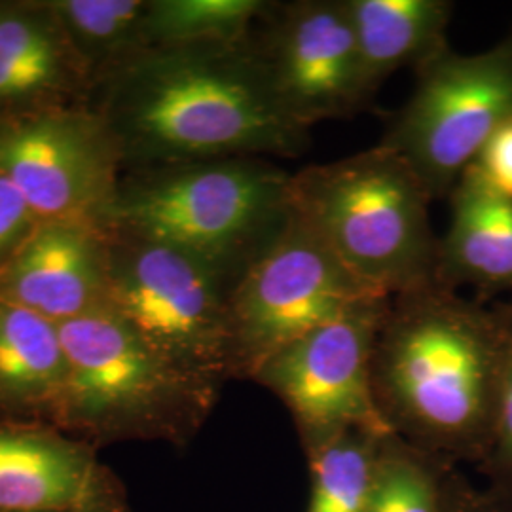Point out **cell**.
<instances>
[{
    "mask_svg": "<svg viewBox=\"0 0 512 512\" xmlns=\"http://www.w3.org/2000/svg\"><path fill=\"white\" fill-rule=\"evenodd\" d=\"M92 107L112 129L124 171L310 148V129L283 107L253 37L147 48L99 82Z\"/></svg>",
    "mask_w": 512,
    "mask_h": 512,
    "instance_id": "cell-1",
    "label": "cell"
},
{
    "mask_svg": "<svg viewBox=\"0 0 512 512\" xmlns=\"http://www.w3.org/2000/svg\"><path fill=\"white\" fill-rule=\"evenodd\" d=\"M503 372L499 311L439 283L389 298L372 357L387 431L421 452L478 467L490 452Z\"/></svg>",
    "mask_w": 512,
    "mask_h": 512,
    "instance_id": "cell-2",
    "label": "cell"
},
{
    "mask_svg": "<svg viewBox=\"0 0 512 512\" xmlns=\"http://www.w3.org/2000/svg\"><path fill=\"white\" fill-rule=\"evenodd\" d=\"M431 202L416 171L380 143L291 177L296 215L363 285L389 298L437 283Z\"/></svg>",
    "mask_w": 512,
    "mask_h": 512,
    "instance_id": "cell-3",
    "label": "cell"
},
{
    "mask_svg": "<svg viewBox=\"0 0 512 512\" xmlns=\"http://www.w3.org/2000/svg\"><path fill=\"white\" fill-rule=\"evenodd\" d=\"M291 177L253 156L129 169L109 228L179 247L238 281L291 217Z\"/></svg>",
    "mask_w": 512,
    "mask_h": 512,
    "instance_id": "cell-4",
    "label": "cell"
},
{
    "mask_svg": "<svg viewBox=\"0 0 512 512\" xmlns=\"http://www.w3.org/2000/svg\"><path fill=\"white\" fill-rule=\"evenodd\" d=\"M57 327L69 380L55 427L97 450L128 440L184 448L200 435L222 385L173 365L110 311Z\"/></svg>",
    "mask_w": 512,
    "mask_h": 512,
    "instance_id": "cell-5",
    "label": "cell"
},
{
    "mask_svg": "<svg viewBox=\"0 0 512 512\" xmlns=\"http://www.w3.org/2000/svg\"><path fill=\"white\" fill-rule=\"evenodd\" d=\"M236 277L179 247L110 230L107 311L165 359L203 380H232Z\"/></svg>",
    "mask_w": 512,
    "mask_h": 512,
    "instance_id": "cell-6",
    "label": "cell"
},
{
    "mask_svg": "<svg viewBox=\"0 0 512 512\" xmlns=\"http://www.w3.org/2000/svg\"><path fill=\"white\" fill-rule=\"evenodd\" d=\"M512 120V33L480 54L450 46L416 69V88L380 145L403 156L429 196L448 198Z\"/></svg>",
    "mask_w": 512,
    "mask_h": 512,
    "instance_id": "cell-7",
    "label": "cell"
},
{
    "mask_svg": "<svg viewBox=\"0 0 512 512\" xmlns=\"http://www.w3.org/2000/svg\"><path fill=\"white\" fill-rule=\"evenodd\" d=\"M374 296L382 294L351 274L293 209L274 241L234 283L232 380L251 382L275 353Z\"/></svg>",
    "mask_w": 512,
    "mask_h": 512,
    "instance_id": "cell-8",
    "label": "cell"
},
{
    "mask_svg": "<svg viewBox=\"0 0 512 512\" xmlns=\"http://www.w3.org/2000/svg\"><path fill=\"white\" fill-rule=\"evenodd\" d=\"M387 306L389 296L353 304L275 353L251 380L287 408L306 459L353 429L387 431L372 393V357Z\"/></svg>",
    "mask_w": 512,
    "mask_h": 512,
    "instance_id": "cell-9",
    "label": "cell"
},
{
    "mask_svg": "<svg viewBox=\"0 0 512 512\" xmlns=\"http://www.w3.org/2000/svg\"><path fill=\"white\" fill-rule=\"evenodd\" d=\"M0 173L40 222L80 220L109 228L124 160L107 120L92 105L23 110L0 114Z\"/></svg>",
    "mask_w": 512,
    "mask_h": 512,
    "instance_id": "cell-10",
    "label": "cell"
},
{
    "mask_svg": "<svg viewBox=\"0 0 512 512\" xmlns=\"http://www.w3.org/2000/svg\"><path fill=\"white\" fill-rule=\"evenodd\" d=\"M253 40L275 93L300 126L348 118L374 101L346 0L275 2Z\"/></svg>",
    "mask_w": 512,
    "mask_h": 512,
    "instance_id": "cell-11",
    "label": "cell"
},
{
    "mask_svg": "<svg viewBox=\"0 0 512 512\" xmlns=\"http://www.w3.org/2000/svg\"><path fill=\"white\" fill-rule=\"evenodd\" d=\"M0 512H131L97 448L50 423L0 421Z\"/></svg>",
    "mask_w": 512,
    "mask_h": 512,
    "instance_id": "cell-12",
    "label": "cell"
},
{
    "mask_svg": "<svg viewBox=\"0 0 512 512\" xmlns=\"http://www.w3.org/2000/svg\"><path fill=\"white\" fill-rule=\"evenodd\" d=\"M110 230L46 220L0 272V298L63 325L107 310Z\"/></svg>",
    "mask_w": 512,
    "mask_h": 512,
    "instance_id": "cell-13",
    "label": "cell"
},
{
    "mask_svg": "<svg viewBox=\"0 0 512 512\" xmlns=\"http://www.w3.org/2000/svg\"><path fill=\"white\" fill-rule=\"evenodd\" d=\"M93 93L48 0H0V114L92 105Z\"/></svg>",
    "mask_w": 512,
    "mask_h": 512,
    "instance_id": "cell-14",
    "label": "cell"
},
{
    "mask_svg": "<svg viewBox=\"0 0 512 512\" xmlns=\"http://www.w3.org/2000/svg\"><path fill=\"white\" fill-rule=\"evenodd\" d=\"M450 224L439 236L435 281L475 291L488 302L512 293V200L495 192L471 165L448 196Z\"/></svg>",
    "mask_w": 512,
    "mask_h": 512,
    "instance_id": "cell-15",
    "label": "cell"
},
{
    "mask_svg": "<svg viewBox=\"0 0 512 512\" xmlns=\"http://www.w3.org/2000/svg\"><path fill=\"white\" fill-rule=\"evenodd\" d=\"M67 380L59 327L0 298V421L55 425Z\"/></svg>",
    "mask_w": 512,
    "mask_h": 512,
    "instance_id": "cell-16",
    "label": "cell"
},
{
    "mask_svg": "<svg viewBox=\"0 0 512 512\" xmlns=\"http://www.w3.org/2000/svg\"><path fill=\"white\" fill-rule=\"evenodd\" d=\"M366 90L376 97L389 76L414 71L446 50L454 2L346 0Z\"/></svg>",
    "mask_w": 512,
    "mask_h": 512,
    "instance_id": "cell-17",
    "label": "cell"
},
{
    "mask_svg": "<svg viewBox=\"0 0 512 512\" xmlns=\"http://www.w3.org/2000/svg\"><path fill=\"white\" fill-rule=\"evenodd\" d=\"M268 0H147L145 48L241 44L272 12Z\"/></svg>",
    "mask_w": 512,
    "mask_h": 512,
    "instance_id": "cell-18",
    "label": "cell"
},
{
    "mask_svg": "<svg viewBox=\"0 0 512 512\" xmlns=\"http://www.w3.org/2000/svg\"><path fill=\"white\" fill-rule=\"evenodd\" d=\"M95 88L133 55L147 50V0H48Z\"/></svg>",
    "mask_w": 512,
    "mask_h": 512,
    "instance_id": "cell-19",
    "label": "cell"
},
{
    "mask_svg": "<svg viewBox=\"0 0 512 512\" xmlns=\"http://www.w3.org/2000/svg\"><path fill=\"white\" fill-rule=\"evenodd\" d=\"M458 467L385 433L368 512H442L450 476Z\"/></svg>",
    "mask_w": 512,
    "mask_h": 512,
    "instance_id": "cell-20",
    "label": "cell"
},
{
    "mask_svg": "<svg viewBox=\"0 0 512 512\" xmlns=\"http://www.w3.org/2000/svg\"><path fill=\"white\" fill-rule=\"evenodd\" d=\"M389 431L353 429L308 458L306 512H368L380 440Z\"/></svg>",
    "mask_w": 512,
    "mask_h": 512,
    "instance_id": "cell-21",
    "label": "cell"
},
{
    "mask_svg": "<svg viewBox=\"0 0 512 512\" xmlns=\"http://www.w3.org/2000/svg\"><path fill=\"white\" fill-rule=\"evenodd\" d=\"M503 325V372L494 440L486 459L476 467L486 488L512 499V302H497Z\"/></svg>",
    "mask_w": 512,
    "mask_h": 512,
    "instance_id": "cell-22",
    "label": "cell"
},
{
    "mask_svg": "<svg viewBox=\"0 0 512 512\" xmlns=\"http://www.w3.org/2000/svg\"><path fill=\"white\" fill-rule=\"evenodd\" d=\"M40 224L18 188L0 173V272Z\"/></svg>",
    "mask_w": 512,
    "mask_h": 512,
    "instance_id": "cell-23",
    "label": "cell"
},
{
    "mask_svg": "<svg viewBox=\"0 0 512 512\" xmlns=\"http://www.w3.org/2000/svg\"><path fill=\"white\" fill-rule=\"evenodd\" d=\"M473 165L495 192L512 200V120L495 131Z\"/></svg>",
    "mask_w": 512,
    "mask_h": 512,
    "instance_id": "cell-24",
    "label": "cell"
},
{
    "mask_svg": "<svg viewBox=\"0 0 512 512\" xmlns=\"http://www.w3.org/2000/svg\"><path fill=\"white\" fill-rule=\"evenodd\" d=\"M442 512H512V499L471 484L458 467L450 476Z\"/></svg>",
    "mask_w": 512,
    "mask_h": 512,
    "instance_id": "cell-25",
    "label": "cell"
}]
</instances>
